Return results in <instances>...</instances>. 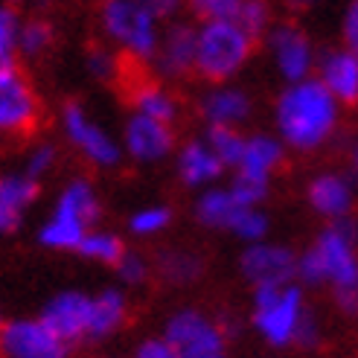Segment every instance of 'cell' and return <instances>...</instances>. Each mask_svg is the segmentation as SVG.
<instances>
[{
    "label": "cell",
    "mask_w": 358,
    "mask_h": 358,
    "mask_svg": "<svg viewBox=\"0 0 358 358\" xmlns=\"http://www.w3.org/2000/svg\"><path fill=\"white\" fill-rule=\"evenodd\" d=\"M207 358H227V352H219V355H207Z\"/></svg>",
    "instance_id": "obj_45"
},
{
    "label": "cell",
    "mask_w": 358,
    "mask_h": 358,
    "mask_svg": "<svg viewBox=\"0 0 358 358\" xmlns=\"http://www.w3.org/2000/svg\"><path fill=\"white\" fill-rule=\"evenodd\" d=\"M3 327H6V320H3V312H0V332H3Z\"/></svg>",
    "instance_id": "obj_44"
},
{
    "label": "cell",
    "mask_w": 358,
    "mask_h": 358,
    "mask_svg": "<svg viewBox=\"0 0 358 358\" xmlns=\"http://www.w3.org/2000/svg\"><path fill=\"white\" fill-rule=\"evenodd\" d=\"M99 21L105 35L122 50V56L137 64H149L160 44L157 17L137 0H102Z\"/></svg>",
    "instance_id": "obj_6"
},
{
    "label": "cell",
    "mask_w": 358,
    "mask_h": 358,
    "mask_svg": "<svg viewBox=\"0 0 358 358\" xmlns=\"http://www.w3.org/2000/svg\"><path fill=\"white\" fill-rule=\"evenodd\" d=\"M41 122V99L21 67L0 70V134L27 137Z\"/></svg>",
    "instance_id": "obj_9"
},
{
    "label": "cell",
    "mask_w": 358,
    "mask_h": 358,
    "mask_svg": "<svg viewBox=\"0 0 358 358\" xmlns=\"http://www.w3.org/2000/svg\"><path fill=\"white\" fill-rule=\"evenodd\" d=\"M297 282L329 289L335 309L358 317V222H327L306 250L297 254Z\"/></svg>",
    "instance_id": "obj_1"
},
{
    "label": "cell",
    "mask_w": 358,
    "mask_h": 358,
    "mask_svg": "<svg viewBox=\"0 0 358 358\" xmlns=\"http://www.w3.org/2000/svg\"><path fill=\"white\" fill-rule=\"evenodd\" d=\"M274 129L289 152L315 155L327 149L341 129V105L317 76L292 82L274 102Z\"/></svg>",
    "instance_id": "obj_2"
},
{
    "label": "cell",
    "mask_w": 358,
    "mask_h": 358,
    "mask_svg": "<svg viewBox=\"0 0 358 358\" xmlns=\"http://www.w3.org/2000/svg\"><path fill=\"white\" fill-rule=\"evenodd\" d=\"M242 0H189V9L201 21H234Z\"/></svg>",
    "instance_id": "obj_37"
},
{
    "label": "cell",
    "mask_w": 358,
    "mask_h": 358,
    "mask_svg": "<svg viewBox=\"0 0 358 358\" xmlns=\"http://www.w3.org/2000/svg\"><path fill=\"white\" fill-rule=\"evenodd\" d=\"M317 79L327 91L338 99L341 108H355L358 105V56L347 47L327 50L324 56H317Z\"/></svg>",
    "instance_id": "obj_19"
},
{
    "label": "cell",
    "mask_w": 358,
    "mask_h": 358,
    "mask_svg": "<svg viewBox=\"0 0 358 358\" xmlns=\"http://www.w3.org/2000/svg\"><path fill=\"white\" fill-rule=\"evenodd\" d=\"M324 344V320L315 309H309V315L303 317V324L297 329V338H294V350H303V352H312Z\"/></svg>",
    "instance_id": "obj_38"
},
{
    "label": "cell",
    "mask_w": 358,
    "mask_h": 358,
    "mask_svg": "<svg viewBox=\"0 0 358 358\" xmlns=\"http://www.w3.org/2000/svg\"><path fill=\"white\" fill-rule=\"evenodd\" d=\"M114 271H117V277H120V282L125 285V289H137V285H143L152 277L155 265L143 254H137V250H125L122 259L114 265Z\"/></svg>",
    "instance_id": "obj_34"
},
{
    "label": "cell",
    "mask_w": 358,
    "mask_h": 358,
    "mask_svg": "<svg viewBox=\"0 0 358 358\" xmlns=\"http://www.w3.org/2000/svg\"><path fill=\"white\" fill-rule=\"evenodd\" d=\"M67 341L52 332L41 317L6 320L0 332V355L3 358H70Z\"/></svg>",
    "instance_id": "obj_11"
},
{
    "label": "cell",
    "mask_w": 358,
    "mask_h": 358,
    "mask_svg": "<svg viewBox=\"0 0 358 358\" xmlns=\"http://www.w3.org/2000/svg\"><path fill=\"white\" fill-rule=\"evenodd\" d=\"M87 70H91V76H96L99 82H111L122 73V62L108 47H91L87 50Z\"/></svg>",
    "instance_id": "obj_36"
},
{
    "label": "cell",
    "mask_w": 358,
    "mask_h": 358,
    "mask_svg": "<svg viewBox=\"0 0 358 358\" xmlns=\"http://www.w3.org/2000/svg\"><path fill=\"white\" fill-rule=\"evenodd\" d=\"M175 172H178V181L187 189L201 192L207 187L222 184L227 166L216 157V152L210 149V143L201 134V137H189L175 149Z\"/></svg>",
    "instance_id": "obj_17"
},
{
    "label": "cell",
    "mask_w": 358,
    "mask_h": 358,
    "mask_svg": "<svg viewBox=\"0 0 358 358\" xmlns=\"http://www.w3.org/2000/svg\"><path fill=\"white\" fill-rule=\"evenodd\" d=\"M309 309L306 285L297 280L285 285H262L250 297V327L271 350H289L294 347L297 329Z\"/></svg>",
    "instance_id": "obj_4"
},
{
    "label": "cell",
    "mask_w": 358,
    "mask_h": 358,
    "mask_svg": "<svg viewBox=\"0 0 358 358\" xmlns=\"http://www.w3.org/2000/svg\"><path fill=\"white\" fill-rule=\"evenodd\" d=\"M17 32H21L17 12L9 3H0V70L15 67V59H17Z\"/></svg>",
    "instance_id": "obj_33"
},
{
    "label": "cell",
    "mask_w": 358,
    "mask_h": 358,
    "mask_svg": "<svg viewBox=\"0 0 358 358\" xmlns=\"http://www.w3.org/2000/svg\"><path fill=\"white\" fill-rule=\"evenodd\" d=\"M234 21L250 35L254 41H259L262 35L271 32L274 21H271V6H268V0H242Z\"/></svg>",
    "instance_id": "obj_31"
},
{
    "label": "cell",
    "mask_w": 358,
    "mask_h": 358,
    "mask_svg": "<svg viewBox=\"0 0 358 358\" xmlns=\"http://www.w3.org/2000/svg\"><path fill=\"white\" fill-rule=\"evenodd\" d=\"M227 234L234 239H239L242 245L265 242L268 234H271V216H268L262 207H242L236 222H234V227H230Z\"/></svg>",
    "instance_id": "obj_29"
},
{
    "label": "cell",
    "mask_w": 358,
    "mask_h": 358,
    "mask_svg": "<svg viewBox=\"0 0 358 358\" xmlns=\"http://www.w3.org/2000/svg\"><path fill=\"white\" fill-rule=\"evenodd\" d=\"M155 274L169 285H192L204 277V257L187 248H164L155 257Z\"/></svg>",
    "instance_id": "obj_25"
},
{
    "label": "cell",
    "mask_w": 358,
    "mask_h": 358,
    "mask_svg": "<svg viewBox=\"0 0 358 358\" xmlns=\"http://www.w3.org/2000/svg\"><path fill=\"white\" fill-rule=\"evenodd\" d=\"M358 201V181L350 169H324L306 181V204L324 222L352 219Z\"/></svg>",
    "instance_id": "obj_12"
},
{
    "label": "cell",
    "mask_w": 358,
    "mask_h": 358,
    "mask_svg": "<svg viewBox=\"0 0 358 358\" xmlns=\"http://www.w3.org/2000/svg\"><path fill=\"white\" fill-rule=\"evenodd\" d=\"M199 114L207 125H230V129H242V125L254 114V99L245 87L236 85H210V91L199 99Z\"/></svg>",
    "instance_id": "obj_18"
},
{
    "label": "cell",
    "mask_w": 358,
    "mask_h": 358,
    "mask_svg": "<svg viewBox=\"0 0 358 358\" xmlns=\"http://www.w3.org/2000/svg\"><path fill=\"white\" fill-rule=\"evenodd\" d=\"M178 149V137H175V125H166L160 120L134 114L125 120L122 129V152L129 155L134 164L143 166H155L164 164L166 157H172Z\"/></svg>",
    "instance_id": "obj_14"
},
{
    "label": "cell",
    "mask_w": 358,
    "mask_h": 358,
    "mask_svg": "<svg viewBox=\"0 0 358 358\" xmlns=\"http://www.w3.org/2000/svg\"><path fill=\"white\" fill-rule=\"evenodd\" d=\"M59 164V149L52 143H35V146L27 152V160H24V172L35 181H41L44 175H50Z\"/></svg>",
    "instance_id": "obj_35"
},
{
    "label": "cell",
    "mask_w": 358,
    "mask_h": 358,
    "mask_svg": "<svg viewBox=\"0 0 358 358\" xmlns=\"http://www.w3.org/2000/svg\"><path fill=\"white\" fill-rule=\"evenodd\" d=\"M239 274L250 289L262 285H285L297 280V250H292L282 242H257L245 245L239 254Z\"/></svg>",
    "instance_id": "obj_10"
},
{
    "label": "cell",
    "mask_w": 358,
    "mask_h": 358,
    "mask_svg": "<svg viewBox=\"0 0 358 358\" xmlns=\"http://www.w3.org/2000/svg\"><path fill=\"white\" fill-rule=\"evenodd\" d=\"M38 181L27 172H6L0 175V236L21 227L27 210L38 201Z\"/></svg>",
    "instance_id": "obj_21"
},
{
    "label": "cell",
    "mask_w": 358,
    "mask_h": 358,
    "mask_svg": "<svg viewBox=\"0 0 358 358\" xmlns=\"http://www.w3.org/2000/svg\"><path fill=\"white\" fill-rule=\"evenodd\" d=\"M245 137L248 134H242V129H230V125H207V131H204V140L227 166V172H234L239 166L242 152H245Z\"/></svg>",
    "instance_id": "obj_27"
},
{
    "label": "cell",
    "mask_w": 358,
    "mask_h": 358,
    "mask_svg": "<svg viewBox=\"0 0 358 358\" xmlns=\"http://www.w3.org/2000/svg\"><path fill=\"white\" fill-rule=\"evenodd\" d=\"M195 41H199V27L175 21L160 32V44L155 52V73L166 82H181L195 73Z\"/></svg>",
    "instance_id": "obj_16"
},
{
    "label": "cell",
    "mask_w": 358,
    "mask_h": 358,
    "mask_svg": "<svg viewBox=\"0 0 358 358\" xmlns=\"http://www.w3.org/2000/svg\"><path fill=\"white\" fill-rule=\"evenodd\" d=\"M129 102L134 114L160 120L166 125H175L181 120V99L166 85H160L155 79H134L129 85Z\"/></svg>",
    "instance_id": "obj_23"
},
{
    "label": "cell",
    "mask_w": 358,
    "mask_h": 358,
    "mask_svg": "<svg viewBox=\"0 0 358 358\" xmlns=\"http://www.w3.org/2000/svg\"><path fill=\"white\" fill-rule=\"evenodd\" d=\"M257 41L236 21H204L195 41V73L210 85L239 76L254 56Z\"/></svg>",
    "instance_id": "obj_5"
},
{
    "label": "cell",
    "mask_w": 358,
    "mask_h": 358,
    "mask_svg": "<svg viewBox=\"0 0 358 358\" xmlns=\"http://www.w3.org/2000/svg\"><path fill=\"white\" fill-rule=\"evenodd\" d=\"M227 187L242 207H262L268 199H271V181H262V178H250V175L234 172Z\"/></svg>",
    "instance_id": "obj_32"
},
{
    "label": "cell",
    "mask_w": 358,
    "mask_h": 358,
    "mask_svg": "<svg viewBox=\"0 0 358 358\" xmlns=\"http://www.w3.org/2000/svg\"><path fill=\"white\" fill-rule=\"evenodd\" d=\"M38 317L70 347L85 344L87 327H91V294L79 289H64L44 303Z\"/></svg>",
    "instance_id": "obj_15"
},
{
    "label": "cell",
    "mask_w": 358,
    "mask_h": 358,
    "mask_svg": "<svg viewBox=\"0 0 358 358\" xmlns=\"http://www.w3.org/2000/svg\"><path fill=\"white\" fill-rule=\"evenodd\" d=\"M347 157H350V172L355 175V181H358V137L350 143V152H347Z\"/></svg>",
    "instance_id": "obj_42"
},
{
    "label": "cell",
    "mask_w": 358,
    "mask_h": 358,
    "mask_svg": "<svg viewBox=\"0 0 358 358\" xmlns=\"http://www.w3.org/2000/svg\"><path fill=\"white\" fill-rule=\"evenodd\" d=\"M129 294L120 285H105L96 294H91V327H87V341L102 344L114 338L129 324Z\"/></svg>",
    "instance_id": "obj_20"
},
{
    "label": "cell",
    "mask_w": 358,
    "mask_h": 358,
    "mask_svg": "<svg viewBox=\"0 0 358 358\" xmlns=\"http://www.w3.org/2000/svg\"><path fill=\"white\" fill-rule=\"evenodd\" d=\"M131 358H184V355L178 352L164 335H149L134 347Z\"/></svg>",
    "instance_id": "obj_39"
},
{
    "label": "cell",
    "mask_w": 358,
    "mask_h": 358,
    "mask_svg": "<svg viewBox=\"0 0 358 358\" xmlns=\"http://www.w3.org/2000/svg\"><path fill=\"white\" fill-rule=\"evenodd\" d=\"M56 41V32H52L50 21H41V17H32V21L21 24V32H17V52L24 59H41L44 52Z\"/></svg>",
    "instance_id": "obj_30"
},
{
    "label": "cell",
    "mask_w": 358,
    "mask_h": 358,
    "mask_svg": "<svg viewBox=\"0 0 358 358\" xmlns=\"http://www.w3.org/2000/svg\"><path fill=\"white\" fill-rule=\"evenodd\" d=\"M166 341L181 352L184 358H207V355H219L227 347V327L222 317H213L210 312H204L201 306H181L175 309L164 332Z\"/></svg>",
    "instance_id": "obj_7"
},
{
    "label": "cell",
    "mask_w": 358,
    "mask_h": 358,
    "mask_svg": "<svg viewBox=\"0 0 358 358\" xmlns=\"http://www.w3.org/2000/svg\"><path fill=\"white\" fill-rule=\"evenodd\" d=\"M285 155H289V149L282 146V140L277 134H265V131L248 134L242 160H239V166L234 172L250 175V178H262V181H274V175L285 164Z\"/></svg>",
    "instance_id": "obj_22"
},
{
    "label": "cell",
    "mask_w": 358,
    "mask_h": 358,
    "mask_svg": "<svg viewBox=\"0 0 358 358\" xmlns=\"http://www.w3.org/2000/svg\"><path fill=\"white\" fill-rule=\"evenodd\" d=\"M265 44H268L274 67H277V73L285 79V85L309 79L312 70L317 67L312 38L297 24H274L271 32L265 35Z\"/></svg>",
    "instance_id": "obj_13"
},
{
    "label": "cell",
    "mask_w": 358,
    "mask_h": 358,
    "mask_svg": "<svg viewBox=\"0 0 358 358\" xmlns=\"http://www.w3.org/2000/svg\"><path fill=\"white\" fill-rule=\"evenodd\" d=\"M102 216L96 187L87 178H73L56 195L50 216L38 227V242L47 250H79L87 230H94Z\"/></svg>",
    "instance_id": "obj_3"
},
{
    "label": "cell",
    "mask_w": 358,
    "mask_h": 358,
    "mask_svg": "<svg viewBox=\"0 0 358 358\" xmlns=\"http://www.w3.org/2000/svg\"><path fill=\"white\" fill-rule=\"evenodd\" d=\"M137 3L152 12L157 21H166V17H172L178 9H181V0H137Z\"/></svg>",
    "instance_id": "obj_41"
},
{
    "label": "cell",
    "mask_w": 358,
    "mask_h": 358,
    "mask_svg": "<svg viewBox=\"0 0 358 358\" xmlns=\"http://www.w3.org/2000/svg\"><path fill=\"white\" fill-rule=\"evenodd\" d=\"M341 35H344V47L352 52V56H358V0H352L344 12Z\"/></svg>",
    "instance_id": "obj_40"
},
{
    "label": "cell",
    "mask_w": 358,
    "mask_h": 358,
    "mask_svg": "<svg viewBox=\"0 0 358 358\" xmlns=\"http://www.w3.org/2000/svg\"><path fill=\"white\" fill-rule=\"evenodd\" d=\"M62 131L87 164L96 169H114L122 160V143H117L102 125L87 114L79 102H67L62 108Z\"/></svg>",
    "instance_id": "obj_8"
},
{
    "label": "cell",
    "mask_w": 358,
    "mask_h": 358,
    "mask_svg": "<svg viewBox=\"0 0 358 358\" xmlns=\"http://www.w3.org/2000/svg\"><path fill=\"white\" fill-rule=\"evenodd\" d=\"M239 210H242V204L234 199L230 187L216 184V187H207L201 192H195L192 219L199 222L204 230H222V234H227V230L234 227Z\"/></svg>",
    "instance_id": "obj_24"
},
{
    "label": "cell",
    "mask_w": 358,
    "mask_h": 358,
    "mask_svg": "<svg viewBox=\"0 0 358 358\" xmlns=\"http://www.w3.org/2000/svg\"><path fill=\"white\" fill-rule=\"evenodd\" d=\"M9 3H21V0H9Z\"/></svg>",
    "instance_id": "obj_46"
},
{
    "label": "cell",
    "mask_w": 358,
    "mask_h": 358,
    "mask_svg": "<svg viewBox=\"0 0 358 358\" xmlns=\"http://www.w3.org/2000/svg\"><path fill=\"white\" fill-rule=\"evenodd\" d=\"M125 250H129V248H125L122 236H117L114 230H99V227H94V230H87V236L82 239V245H79L76 254L85 257V259H91V262H99V265L114 268V265L122 259Z\"/></svg>",
    "instance_id": "obj_26"
},
{
    "label": "cell",
    "mask_w": 358,
    "mask_h": 358,
    "mask_svg": "<svg viewBox=\"0 0 358 358\" xmlns=\"http://www.w3.org/2000/svg\"><path fill=\"white\" fill-rule=\"evenodd\" d=\"M289 3H292V6H297V9H306V6H312V3H315V0H289Z\"/></svg>",
    "instance_id": "obj_43"
},
{
    "label": "cell",
    "mask_w": 358,
    "mask_h": 358,
    "mask_svg": "<svg viewBox=\"0 0 358 358\" xmlns=\"http://www.w3.org/2000/svg\"><path fill=\"white\" fill-rule=\"evenodd\" d=\"M175 213L166 204H146L129 216V234L137 239H155L172 227Z\"/></svg>",
    "instance_id": "obj_28"
}]
</instances>
